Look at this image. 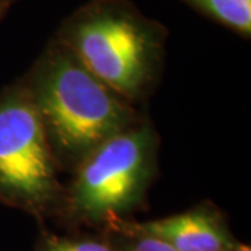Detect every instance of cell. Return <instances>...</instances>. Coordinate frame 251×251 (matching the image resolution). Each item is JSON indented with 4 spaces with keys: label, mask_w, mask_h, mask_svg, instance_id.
Returning <instances> with one entry per match:
<instances>
[{
    "label": "cell",
    "mask_w": 251,
    "mask_h": 251,
    "mask_svg": "<svg viewBox=\"0 0 251 251\" xmlns=\"http://www.w3.org/2000/svg\"><path fill=\"white\" fill-rule=\"evenodd\" d=\"M4 1H13V3H14V0H0V4H1V3H4Z\"/></svg>",
    "instance_id": "11"
},
{
    "label": "cell",
    "mask_w": 251,
    "mask_h": 251,
    "mask_svg": "<svg viewBox=\"0 0 251 251\" xmlns=\"http://www.w3.org/2000/svg\"><path fill=\"white\" fill-rule=\"evenodd\" d=\"M127 224L171 244L176 251H232L237 244L224 212L211 201L176 215L147 222L127 219Z\"/></svg>",
    "instance_id": "5"
},
{
    "label": "cell",
    "mask_w": 251,
    "mask_h": 251,
    "mask_svg": "<svg viewBox=\"0 0 251 251\" xmlns=\"http://www.w3.org/2000/svg\"><path fill=\"white\" fill-rule=\"evenodd\" d=\"M188 7L230 29L244 39L251 36V0H180Z\"/></svg>",
    "instance_id": "6"
},
{
    "label": "cell",
    "mask_w": 251,
    "mask_h": 251,
    "mask_svg": "<svg viewBox=\"0 0 251 251\" xmlns=\"http://www.w3.org/2000/svg\"><path fill=\"white\" fill-rule=\"evenodd\" d=\"M161 137L150 117L110 137L73 172L59 215L63 225L105 230L147 202L158 175Z\"/></svg>",
    "instance_id": "3"
},
{
    "label": "cell",
    "mask_w": 251,
    "mask_h": 251,
    "mask_svg": "<svg viewBox=\"0 0 251 251\" xmlns=\"http://www.w3.org/2000/svg\"><path fill=\"white\" fill-rule=\"evenodd\" d=\"M14 1H17V0H14Z\"/></svg>",
    "instance_id": "12"
},
{
    "label": "cell",
    "mask_w": 251,
    "mask_h": 251,
    "mask_svg": "<svg viewBox=\"0 0 251 251\" xmlns=\"http://www.w3.org/2000/svg\"><path fill=\"white\" fill-rule=\"evenodd\" d=\"M13 4H14L13 1H4V3H1V4H0V21L7 16V13L10 11V9H11V6H13Z\"/></svg>",
    "instance_id": "9"
},
{
    "label": "cell",
    "mask_w": 251,
    "mask_h": 251,
    "mask_svg": "<svg viewBox=\"0 0 251 251\" xmlns=\"http://www.w3.org/2000/svg\"><path fill=\"white\" fill-rule=\"evenodd\" d=\"M102 232L110 236L117 251H176L161 239L133 229L127 219L109 225Z\"/></svg>",
    "instance_id": "8"
},
{
    "label": "cell",
    "mask_w": 251,
    "mask_h": 251,
    "mask_svg": "<svg viewBox=\"0 0 251 251\" xmlns=\"http://www.w3.org/2000/svg\"><path fill=\"white\" fill-rule=\"evenodd\" d=\"M168 29L130 0H88L54 38L97 78L133 105L152 95L162 77Z\"/></svg>",
    "instance_id": "2"
},
{
    "label": "cell",
    "mask_w": 251,
    "mask_h": 251,
    "mask_svg": "<svg viewBox=\"0 0 251 251\" xmlns=\"http://www.w3.org/2000/svg\"><path fill=\"white\" fill-rule=\"evenodd\" d=\"M232 251H251V249H250V246H249V244H244V243L237 242L236 247H234Z\"/></svg>",
    "instance_id": "10"
},
{
    "label": "cell",
    "mask_w": 251,
    "mask_h": 251,
    "mask_svg": "<svg viewBox=\"0 0 251 251\" xmlns=\"http://www.w3.org/2000/svg\"><path fill=\"white\" fill-rule=\"evenodd\" d=\"M35 251H117L106 232L99 234H72L57 236L42 232Z\"/></svg>",
    "instance_id": "7"
},
{
    "label": "cell",
    "mask_w": 251,
    "mask_h": 251,
    "mask_svg": "<svg viewBox=\"0 0 251 251\" xmlns=\"http://www.w3.org/2000/svg\"><path fill=\"white\" fill-rule=\"evenodd\" d=\"M21 80L62 172L73 173L97 147L145 116L97 78L56 38Z\"/></svg>",
    "instance_id": "1"
},
{
    "label": "cell",
    "mask_w": 251,
    "mask_h": 251,
    "mask_svg": "<svg viewBox=\"0 0 251 251\" xmlns=\"http://www.w3.org/2000/svg\"><path fill=\"white\" fill-rule=\"evenodd\" d=\"M21 77L0 90V204L39 224L59 215L66 186Z\"/></svg>",
    "instance_id": "4"
}]
</instances>
